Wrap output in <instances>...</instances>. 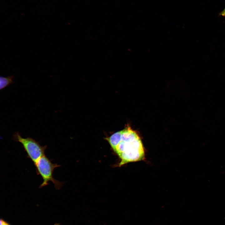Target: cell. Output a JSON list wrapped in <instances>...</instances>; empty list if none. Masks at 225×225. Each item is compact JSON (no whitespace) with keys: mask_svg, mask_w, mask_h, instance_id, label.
I'll return each instance as SVG.
<instances>
[{"mask_svg":"<svg viewBox=\"0 0 225 225\" xmlns=\"http://www.w3.org/2000/svg\"><path fill=\"white\" fill-rule=\"evenodd\" d=\"M106 139L121 160L119 167L144 159L145 151L141 140L130 127L113 133Z\"/></svg>","mask_w":225,"mask_h":225,"instance_id":"cell-1","label":"cell"},{"mask_svg":"<svg viewBox=\"0 0 225 225\" xmlns=\"http://www.w3.org/2000/svg\"><path fill=\"white\" fill-rule=\"evenodd\" d=\"M52 160L49 159L45 155L40 158L34 164L36 171L38 175L42 178L43 181L39 188H41L48 184L49 182H51L54 185L56 190L60 189L63 184L62 182L55 179L53 176V173L55 168L60 165L56 163L52 162Z\"/></svg>","mask_w":225,"mask_h":225,"instance_id":"cell-2","label":"cell"},{"mask_svg":"<svg viewBox=\"0 0 225 225\" xmlns=\"http://www.w3.org/2000/svg\"><path fill=\"white\" fill-rule=\"evenodd\" d=\"M12 139L20 143L29 158L34 164L41 157L45 155L47 145L42 146L39 142L31 137L23 138L18 132H14Z\"/></svg>","mask_w":225,"mask_h":225,"instance_id":"cell-3","label":"cell"},{"mask_svg":"<svg viewBox=\"0 0 225 225\" xmlns=\"http://www.w3.org/2000/svg\"><path fill=\"white\" fill-rule=\"evenodd\" d=\"M14 75H12L7 77L1 76L0 77V89L2 90L7 86L14 82L13 79Z\"/></svg>","mask_w":225,"mask_h":225,"instance_id":"cell-4","label":"cell"},{"mask_svg":"<svg viewBox=\"0 0 225 225\" xmlns=\"http://www.w3.org/2000/svg\"><path fill=\"white\" fill-rule=\"evenodd\" d=\"M221 14L222 15L225 16V9L221 13Z\"/></svg>","mask_w":225,"mask_h":225,"instance_id":"cell-5","label":"cell"},{"mask_svg":"<svg viewBox=\"0 0 225 225\" xmlns=\"http://www.w3.org/2000/svg\"><path fill=\"white\" fill-rule=\"evenodd\" d=\"M2 225H10L9 223H8V222H7L4 221V223Z\"/></svg>","mask_w":225,"mask_h":225,"instance_id":"cell-6","label":"cell"},{"mask_svg":"<svg viewBox=\"0 0 225 225\" xmlns=\"http://www.w3.org/2000/svg\"><path fill=\"white\" fill-rule=\"evenodd\" d=\"M54 225H60L59 223H56Z\"/></svg>","mask_w":225,"mask_h":225,"instance_id":"cell-7","label":"cell"}]
</instances>
